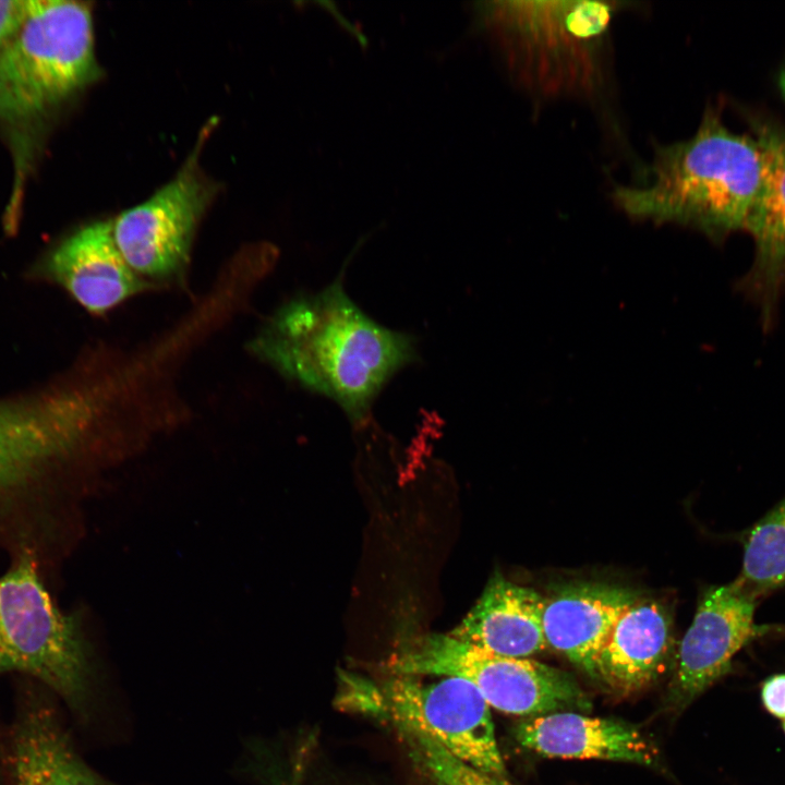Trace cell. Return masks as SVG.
I'll return each mask as SVG.
<instances>
[{"label":"cell","instance_id":"cell-17","mask_svg":"<svg viewBox=\"0 0 785 785\" xmlns=\"http://www.w3.org/2000/svg\"><path fill=\"white\" fill-rule=\"evenodd\" d=\"M668 644L666 611L639 599L614 625L596 660V678L619 691L639 689L660 673Z\"/></svg>","mask_w":785,"mask_h":785},{"label":"cell","instance_id":"cell-1","mask_svg":"<svg viewBox=\"0 0 785 785\" xmlns=\"http://www.w3.org/2000/svg\"><path fill=\"white\" fill-rule=\"evenodd\" d=\"M250 349L288 379L337 402L357 423L391 376L416 359L415 340L367 316L341 277L279 307Z\"/></svg>","mask_w":785,"mask_h":785},{"label":"cell","instance_id":"cell-18","mask_svg":"<svg viewBox=\"0 0 785 785\" xmlns=\"http://www.w3.org/2000/svg\"><path fill=\"white\" fill-rule=\"evenodd\" d=\"M741 541L742 564L735 581L760 602L785 587V497Z\"/></svg>","mask_w":785,"mask_h":785},{"label":"cell","instance_id":"cell-14","mask_svg":"<svg viewBox=\"0 0 785 785\" xmlns=\"http://www.w3.org/2000/svg\"><path fill=\"white\" fill-rule=\"evenodd\" d=\"M520 745L542 756L654 765L656 748L632 725L576 712L530 716L516 728Z\"/></svg>","mask_w":785,"mask_h":785},{"label":"cell","instance_id":"cell-5","mask_svg":"<svg viewBox=\"0 0 785 785\" xmlns=\"http://www.w3.org/2000/svg\"><path fill=\"white\" fill-rule=\"evenodd\" d=\"M617 3L602 1L495 2L486 17L516 43L529 73L550 89H588Z\"/></svg>","mask_w":785,"mask_h":785},{"label":"cell","instance_id":"cell-11","mask_svg":"<svg viewBox=\"0 0 785 785\" xmlns=\"http://www.w3.org/2000/svg\"><path fill=\"white\" fill-rule=\"evenodd\" d=\"M751 124L763 152L764 173L745 229L753 240L754 257L739 288L769 327L785 294V130L764 120H752Z\"/></svg>","mask_w":785,"mask_h":785},{"label":"cell","instance_id":"cell-20","mask_svg":"<svg viewBox=\"0 0 785 785\" xmlns=\"http://www.w3.org/2000/svg\"><path fill=\"white\" fill-rule=\"evenodd\" d=\"M28 11V0H0V52L21 28Z\"/></svg>","mask_w":785,"mask_h":785},{"label":"cell","instance_id":"cell-2","mask_svg":"<svg viewBox=\"0 0 785 785\" xmlns=\"http://www.w3.org/2000/svg\"><path fill=\"white\" fill-rule=\"evenodd\" d=\"M763 173L756 137L734 133L709 109L690 138L656 147L644 185L618 186L613 197L632 217L677 222L723 240L745 231Z\"/></svg>","mask_w":785,"mask_h":785},{"label":"cell","instance_id":"cell-12","mask_svg":"<svg viewBox=\"0 0 785 785\" xmlns=\"http://www.w3.org/2000/svg\"><path fill=\"white\" fill-rule=\"evenodd\" d=\"M46 269L93 314L106 313L149 287L117 246L112 220H97L78 228L52 251Z\"/></svg>","mask_w":785,"mask_h":785},{"label":"cell","instance_id":"cell-16","mask_svg":"<svg viewBox=\"0 0 785 785\" xmlns=\"http://www.w3.org/2000/svg\"><path fill=\"white\" fill-rule=\"evenodd\" d=\"M12 785H113L89 768L75 750L55 712L27 708L11 734Z\"/></svg>","mask_w":785,"mask_h":785},{"label":"cell","instance_id":"cell-3","mask_svg":"<svg viewBox=\"0 0 785 785\" xmlns=\"http://www.w3.org/2000/svg\"><path fill=\"white\" fill-rule=\"evenodd\" d=\"M98 75L88 4L28 0L21 28L0 52V126L13 145L17 173L13 205L37 130Z\"/></svg>","mask_w":785,"mask_h":785},{"label":"cell","instance_id":"cell-21","mask_svg":"<svg viewBox=\"0 0 785 785\" xmlns=\"http://www.w3.org/2000/svg\"><path fill=\"white\" fill-rule=\"evenodd\" d=\"M760 698L765 711L782 721L785 720V673L773 674L760 686Z\"/></svg>","mask_w":785,"mask_h":785},{"label":"cell","instance_id":"cell-22","mask_svg":"<svg viewBox=\"0 0 785 785\" xmlns=\"http://www.w3.org/2000/svg\"><path fill=\"white\" fill-rule=\"evenodd\" d=\"M301 776H302V761L298 760V762L294 765L293 773H292V780L289 783V785H301Z\"/></svg>","mask_w":785,"mask_h":785},{"label":"cell","instance_id":"cell-6","mask_svg":"<svg viewBox=\"0 0 785 785\" xmlns=\"http://www.w3.org/2000/svg\"><path fill=\"white\" fill-rule=\"evenodd\" d=\"M410 666L416 675L462 678L476 687L490 706L509 714L530 717L589 709L585 695L569 674L533 660L491 653L450 633L421 635Z\"/></svg>","mask_w":785,"mask_h":785},{"label":"cell","instance_id":"cell-13","mask_svg":"<svg viewBox=\"0 0 785 785\" xmlns=\"http://www.w3.org/2000/svg\"><path fill=\"white\" fill-rule=\"evenodd\" d=\"M639 599L637 591L618 584L582 581L559 585L544 597L547 647L596 678V660L614 625Z\"/></svg>","mask_w":785,"mask_h":785},{"label":"cell","instance_id":"cell-4","mask_svg":"<svg viewBox=\"0 0 785 785\" xmlns=\"http://www.w3.org/2000/svg\"><path fill=\"white\" fill-rule=\"evenodd\" d=\"M34 677L72 710L92 697V665L80 620L52 601L33 554L23 552L0 576V675Z\"/></svg>","mask_w":785,"mask_h":785},{"label":"cell","instance_id":"cell-10","mask_svg":"<svg viewBox=\"0 0 785 785\" xmlns=\"http://www.w3.org/2000/svg\"><path fill=\"white\" fill-rule=\"evenodd\" d=\"M758 604L735 580L702 593L679 647L671 689L675 706H687L729 674L734 657L745 648L783 631L777 625L757 623Z\"/></svg>","mask_w":785,"mask_h":785},{"label":"cell","instance_id":"cell-24","mask_svg":"<svg viewBox=\"0 0 785 785\" xmlns=\"http://www.w3.org/2000/svg\"><path fill=\"white\" fill-rule=\"evenodd\" d=\"M782 727H783V730H784V734H785V720H784L783 723H782Z\"/></svg>","mask_w":785,"mask_h":785},{"label":"cell","instance_id":"cell-7","mask_svg":"<svg viewBox=\"0 0 785 785\" xmlns=\"http://www.w3.org/2000/svg\"><path fill=\"white\" fill-rule=\"evenodd\" d=\"M366 709L391 724L426 734L451 756L487 774L502 776L490 704L471 683L450 676L424 684L414 676L395 675L381 687H369Z\"/></svg>","mask_w":785,"mask_h":785},{"label":"cell","instance_id":"cell-19","mask_svg":"<svg viewBox=\"0 0 785 785\" xmlns=\"http://www.w3.org/2000/svg\"><path fill=\"white\" fill-rule=\"evenodd\" d=\"M410 757L432 785H512L451 756L433 738L403 725L396 727Z\"/></svg>","mask_w":785,"mask_h":785},{"label":"cell","instance_id":"cell-9","mask_svg":"<svg viewBox=\"0 0 785 785\" xmlns=\"http://www.w3.org/2000/svg\"><path fill=\"white\" fill-rule=\"evenodd\" d=\"M102 406L101 392L78 387L0 401V492L71 450Z\"/></svg>","mask_w":785,"mask_h":785},{"label":"cell","instance_id":"cell-23","mask_svg":"<svg viewBox=\"0 0 785 785\" xmlns=\"http://www.w3.org/2000/svg\"><path fill=\"white\" fill-rule=\"evenodd\" d=\"M778 85H780L781 92L785 98V65L783 67V69L780 72Z\"/></svg>","mask_w":785,"mask_h":785},{"label":"cell","instance_id":"cell-15","mask_svg":"<svg viewBox=\"0 0 785 785\" xmlns=\"http://www.w3.org/2000/svg\"><path fill=\"white\" fill-rule=\"evenodd\" d=\"M544 597L496 571L481 596L449 633L491 653L527 659L547 647Z\"/></svg>","mask_w":785,"mask_h":785},{"label":"cell","instance_id":"cell-8","mask_svg":"<svg viewBox=\"0 0 785 785\" xmlns=\"http://www.w3.org/2000/svg\"><path fill=\"white\" fill-rule=\"evenodd\" d=\"M214 193V184L191 157L153 196L112 220L116 244L131 268L145 280L181 276Z\"/></svg>","mask_w":785,"mask_h":785}]
</instances>
